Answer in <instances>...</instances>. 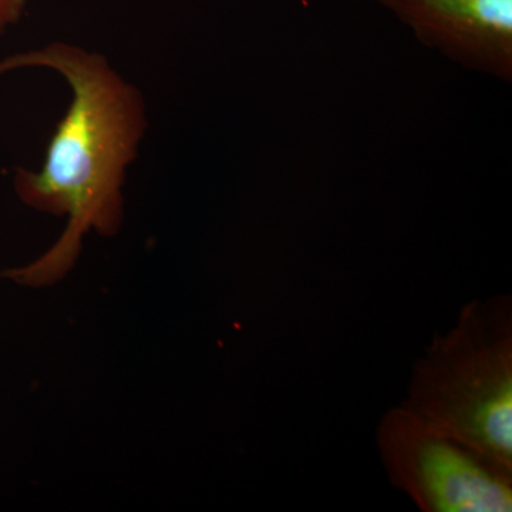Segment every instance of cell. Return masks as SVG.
<instances>
[{
  "label": "cell",
  "instance_id": "cell-1",
  "mask_svg": "<svg viewBox=\"0 0 512 512\" xmlns=\"http://www.w3.org/2000/svg\"><path fill=\"white\" fill-rule=\"evenodd\" d=\"M39 66L59 74L70 101L36 170L13 177L16 197L30 210L63 217L52 247L0 278L25 288H46L73 271L90 234L119 235L126 220L128 171L148 130L146 97L106 56L72 43L52 45L5 60L0 73Z\"/></svg>",
  "mask_w": 512,
  "mask_h": 512
},
{
  "label": "cell",
  "instance_id": "cell-3",
  "mask_svg": "<svg viewBox=\"0 0 512 512\" xmlns=\"http://www.w3.org/2000/svg\"><path fill=\"white\" fill-rule=\"evenodd\" d=\"M380 460L394 487L423 512H510L512 473L431 427L402 404L383 414Z\"/></svg>",
  "mask_w": 512,
  "mask_h": 512
},
{
  "label": "cell",
  "instance_id": "cell-4",
  "mask_svg": "<svg viewBox=\"0 0 512 512\" xmlns=\"http://www.w3.org/2000/svg\"><path fill=\"white\" fill-rule=\"evenodd\" d=\"M417 40L464 69L512 80V0H377Z\"/></svg>",
  "mask_w": 512,
  "mask_h": 512
},
{
  "label": "cell",
  "instance_id": "cell-2",
  "mask_svg": "<svg viewBox=\"0 0 512 512\" xmlns=\"http://www.w3.org/2000/svg\"><path fill=\"white\" fill-rule=\"evenodd\" d=\"M402 406L512 473L511 295L463 306L414 363Z\"/></svg>",
  "mask_w": 512,
  "mask_h": 512
},
{
  "label": "cell",
  "instance_id": "cell-5",
  "mask_svg": "<svg viewBox=\"0 0 512 512\" xmlns=\"http://www.w3.org/2000/svg\"><path fill=\"white\" fill-rule=\"evenodd\" d=\"M29 2L30 0H0V33L19 23Z\"/></svg>",
  "mask_w": 512,
  "mask_h": 512
}]
</instances>
